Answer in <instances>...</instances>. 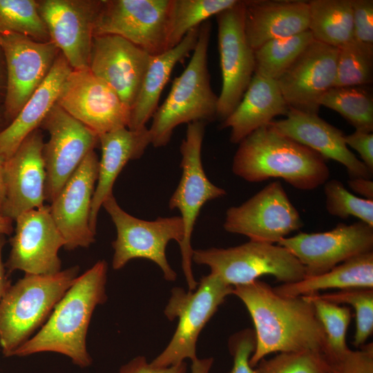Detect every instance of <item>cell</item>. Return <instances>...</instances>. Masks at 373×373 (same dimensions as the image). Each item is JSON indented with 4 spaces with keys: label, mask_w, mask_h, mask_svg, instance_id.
<instances>
[{
    "label": "cell",
    "mask_w": 373,
    "mask_h": 373,
    "mask_svg": "<svg viewBox=\"0 0 373 373\" xmlns=\"http://www.w3.org/2000/svg\"><path fill=\"white\" fill-rule=\"evenodd\" d=\"M232 294L244 303L254 323L252 367L276 352L314 351L332 358L324 329L306 296H281L259 280L233 287Z\"/></svg>",
    "instance_id": "obj_1"
},
{
    "label": "cell",
    "mask_w": 373,
    "mask_h": 373,
    "mask_svg": "<svg viewBox=\"0 0 373 373\" xmlns=\"http://www.w3.org/2000/svg\"><path fill=\"white\" fill-rule=\"evenodd\" d=\"M107 263L102 260L77 276L40 330L21 345L13 356L50 352L69 357L80 367L90 365L87 332L95 309L107 300Z\"/></svg>",
    "instance_id": "obj_2"
},
{
    "label": "cell",
    "mask_w": 373,
    "mask_h": 373,
    "mask_svg": "<svg viewBox=\"0 0 373 373\" xmlns=\"http://www.w3.org/2000/svg\"><path fill=\"white\" fill-rule=\"evenodd\" d=\"M232 171L250 182L282 178L305 191L324 184L329 176L323 156L280 134L269 124L256 130L239 143Z\"/></svg>",
    "instance_id": "obj_3"
},
{
    "label": "cell",
    "mask_w": 373,
    "mask_h": 373,
    "mask_svg": "<svg viewBox=\"0 0 373 373\" xmlns=\"http://www.w3.org/2000/svg\"><path fill=\"white\" fill-rule=\"evenodd\" d=\"M211 30L209 20L200 25L188 65L174 79L166 99L152 117L149 130L154 147L166 146L173 130L180 124L217 118L218 96L212 90L207 65Z\"/></svg>",
    "instance_id": "obj_4"
},
{
    "label": "cell",
    "mask_w": 373,
    "mask_h": 373,
    "mask_svg": "<svg viewBox=\"0 0 373 373\" xmlns=\"http://www.w3.org/2000/svg\"><path fill=\"white\" fill-rule=\"evenodd\" d=\"M79 271L73 266L54 274H25L10 287L0 300V347L5 356H12L44 324Z\"/></svg>",
    "instance_id": "obj_5"
},
{
    "label": "cell",
    "mask_w": 373,
    "mask_h": 373,
    "mask_svg": "<svg viewBox=\"0 0 373 373\" xmlns=\"http://www.w3.org/2000/svg\"><path fill=\"white\" fill-rule=\"evenodd\" d=\"M233 289L212 273L200 279L195 291L174 287L164 313L169 321L178 318V326L169 344L151 365L165 367L187 358L191 362L197 359L196 344L201 331Z\"/></svg>",
    "instance_id": "obj_6"
},
{
    "label": "cell",
    "mask_w": 373,
    "mask_h": 373,
    "mask_svg": "<svg viewBox=\"0 0 373 373\" xmlns=\"http://www.w3.org/2000/svg\"><path fill=\"white\" fill-rule=\"evenodd\" d=\"M192 260L208 266L210 273L232 287L249 284L266 275L283 284L306 277L303 265L285 247L250 240L228 248L195 249Z\"/></svg>",
    "instance_id": "obj_7"
},
{
    "label": "cell",
    "mask_w": 373,
    "mask_h": 373,
    "mask_svg": "<svg viewBox=\"0 0 373 373\" xmlns=\"http://www.w3.org/2000/svg\"><path fill=\"white\" fill-rule=\"evenodd\" d=\"M204 127L203 122L187 124L186 135L180 147L182 176L169 202L170 209L180 211L184 225V239L179 245L182 268L190 291L195 290L198 285L192 269L194 249L191 243L195 221L205 203L226 195L224 189L209 180L202 166L201 151Z\"/></svg>",
    "instance_id": "obj_8"
},
{
    "label": "cell",
    "mask_w": 373,
    "mask_h": 373,
    "mask_svg": "<svg viewBox=\"0 0 373 373\" xmlns=\"http://www.w3.org/2000/svg\"><path fill=\"white\" fill-rule=\"evenodd\" d=\"M102 207L111 216L117 231L116 239L112 243L113 268L120 269L135 258L146 259L160 268L166 280L175 281L177 274L167 260L166 248L170 241L175 240L180 245L184 239L181 217L142 220L123 210L114 195L108 198Z\"/></svg>",
    "instance_id": "obj_9"
},
{
    "label": "cell",
    "mask_w": 373,
    "mask_h": 373,
    "mask_svg": "<svg viewBox=\"0 0 373 373\" xmlns=\"http://www.w3.org/2000/svg\"><path fill=\"white\" fill-rule=\"evenodd\" d=\"M171 0H102L93 37L114 35L142 48L151 56L168 50Z\"/></svg>",
    "instance_id": "obj_10"
},
{
    "label": "cell",
    "mask_w": 373,
    "mask_h": 373,
    "mask_svg": "<svg viewBox=\"0 0 373 373\" xmlns=\"http://www.w3.org/2000/svg\"><path fill=\"white\" fill-rule=\"evenodd\" d=\"M303 222L280 181H274L239 206L226 211L225 231L250 240L278 243Z\"/></svg>",
    "instance_id": "obj_11"
},
{
    "label": "cell",
    "mask_w": 373,
    "mask_h": 373,
    "mask_svg": "<svg viewBox=\"0 0 373 373\" xmlns=\"http://www.w3.org/2000/svg\"><path fill=\"white\" fill-rule=\"evenodd\" d=\"M39 128L50 135L44 143L45 200L52 203L85 157L99 143V136L57 103Z\"/></svg>",
    "instance_id": "obj_12"
},
{
    "label": "cell",
    "mask_w": 373,
    "mask_h": 373,
    "mask_svg": "<svg viewBox=\"0 0 373 373\" xmlns=\"http://www.w3.org/2000/svg\"><path fill=\"white\" fill-rule=\"evenodd\" d=\"M57 104L98 135L128 128L131 108L117 93L90 70H72Z\"/></svg>",
    "instance_id": "obj_13"
},
{
    "label": "cell",
    "mask_w": 373,
    "mask_h": 373,
    "mask_svg": "<svg viewBox=\"0 0 373 373\" xmlns=\"http://www.w3.org/2000/svg\"><path fill=\"white\" fill-rule=\"evenodd\" d=\"M0 48L6 64L4 113L10 123L48 75L59 49L50 41L0 32Z\"/></svg>",
    "instance_id": "obj_14"
},
{
    "label": "cell",
    "mask_w": 373,
    "mask_h": 373,
    "mask_svg": "<svg viewBox=\"0 0 373 373\" xmlns=\"http://www.w3.org/2000/svg\"><path fill=\"white\" fill-rule=\"evenodd\" d=\"M222 84L217 118L222 122L242 99L254 75V50L244 29L243 1L216 15Z\"/></svg>",
    "instance_id": "obj_15"
},
{
    "label": "cell",
    "mask_w": 373,
    "mask_h": 373,
    "mask_svg": "<svg viewBox=\"0 0 373 373\" xmlns=\"http://www.w3.org/2000/svg\"><path fill=\"white\" fill-rule=\"evenodd\" d=\"M285 247L303 265L306 277L323 274L353 257L372 251L373 227L358 221L340 223L319 233H299L281 239Z\"/></svg>",
    "instance_id": "obj_16"
},
{
    "label": "cell",
    "mask_w": 373,
    "mask_h": 373,
    "mask_svg": "<svg viewBox=\"0 0 373 373\" xmlns=\"http://www.w3.org/2000/svg\"><path fill=\"white\" fill-rule=\"evenodd\" d=\"M10 240L9 256L4 262L9 274L19 270L26 274L49 275L61 271L59 250L64 240L50 213V205L32 209L16 220Z\"/></svg>",
    "instance_id": "obj_17"
},
{
    "label": "cell",
    "mask_w": 373,
    "mask_h": 373,
    "mask_svg": "<svg viewBox=\"0 0 373 373\" xmlns=\"http://www.w3.org/2000/svg\"><path fill=\"white\" fill-rule=\"evenodd\" d=\"M38 10L50 41L73 70L88 68L100 1L42 0Z\"/></svg>",
    "instance_id": "obj_18"
},
{
    "label": "cell",
    "mask_w": 373,
    "mask_h": 373,
    "mask_svg": "<svg viewBox=\"0 0 373 373\" xmlns=\"http://www.w3.org/2000/svg\"><path fill=\"white\" fill-rule=\"evenodd\" d=\"M338 50L314 40L276 80L289 108L318 115L320 99L335 86Z\"/></svg>",
    "instance_id": "obj_19"
},
{
    "label": "cell",
    "mask_w": 373,
    "mask_h": 373,
    "mask_svg": "<svg viewBox=\"0 0 373 373\" xmlns=\"http://www.w3.org/2000/svg\"><path fill=\"white\" fill-rule=\"evenodd\" d=\"M99 160L94 151L83 160L50 204V213L64 242V249L88 247L95 239L89 218Z\"/></svg>",
    "instance_id": "obj_20"
},
{
    "label": "cell",
    "mask_w": 373,
    "mask_h": 373,
    "mask_svg": "<svg viewBox=\"0 0 373 373\" xmlns=\"http://www.w3.org/2000/svg\"><path fill=\"white\" fill-rule=\"evenodd\" d=\"M151 57L122 37L97 35L93 37L88 68L108 84L131 108Z\"/></svg>",
    "instance_id": "obj_21"
},
{
    "label": "cell",
    "mask_w": 373,
    "mask_h": 373,
    "mask_svg": "<svg viewBox=\"0 0 373 373\" xmlns=\"http://www.w3.org/2000/svg\"><path fill=\"white\" fill-rule=\"evenodd\" d=\"M44 145L41 131L37 128L5 161L6 198L2 216L15 221L21 213L44 205Z\"/></svg>",
    "instance_id": "obj_22"
},
{
    "label": "cell",
    "mask_w": 373,
    "mask_h": 373,
    "mask_svg": "<svg viewBox=\"0 0 373 373\" xmlns=\"http://www.w3.org/2000/svg\"><path fill=\"white\" fill-rule=\"evenodd\" d=\"M286 117L269 125L280 134L343 164L350 177L370 179L372 173L348 149L345 134L318 115L289 108Z\"/></svg>",
    "instance_id": "obj_23"
},
{
    "label": "cell",
    "mask_w": 373,
    "mask_h": 373,
    "mask_svg": "<svg viewBox=\"0 0 373 373\" xmlns=\"http://www.w3.org/2000/svg\"><path fill=\"white\" fill-rule=\"evenodd\" d=\"M244 29L255 50L265 43L309 30L308 1L299 0H245Z\"/></svg>",
    "instance_id": "obj_24"
},
{
    "label": "cell",
    "mask_w": 373,
    "mask_h": 373,
    "mask_svg": "<svg viewBox=\"0 0 373 373\" xmlns=\"http://www.w3.org/2000/svg\"><path fill=\"white\" fill-rule=\"evenodd\" d=\"M98 136L102 157L89 218L95 234L99 211L104 202L113 195V188L117 176L129 161L140 158L151 144V133L146 126L138 130L124 127Z\"/></svg>",
    "instance_id": "obj_25"
},
{
    "label": "cell",
    "mask_w": 373,
    "mask_h": 373,
    "mask_svg": "<svg viewBox=\"0 0 373 373\" xmlns=\"http://www.w3.org/2000/svg\"><path fill=\"white\" fill-rule=\"evenodd\" d=\"M73 68L62 55L55 60L46 77L12 121L0 131V156L10 157L23 140L39 126L57 103L61 88Z\"/></svg>",
    "instance_id": "obj_26"
},
{
    "label": "cell",
    "mask_w": 373,
    "mask_h": 373,
    "mask_svg": "<svg viewBox=\"0 0 373 373\" xmlns=\"http://www.w3.org/2000/svg\"><path fill=\"white\" fill-rule=\"evenodd\" d=\"M289 110L276 81L254 74L240 103L222 122L220 128H230V142L239 144Z\"/></svg>",
    "instance_id": "obj_27"
},
{
    "label": "cell",
    "mask_w": 373,
    "mask_h": 373,
    "mask_svg": "<svg viewBox=\"0 0 373 373\" xmlns=\"http://www.w3.org/2000/svg\"><path fill=\"white\" fill-rule=\"evenodd\" d=\"M200 26L189 31L175 47L151 57L140 89L131 108L128 129L138 130L146 127L147 122L152 118L174 67L194 50Z\"/></svg>",
    "instance_id": "obj_28"
},
{
    "label": "cell",
    "mask_w": 373,
    "mask_h": 373,
    "mask_svg": "<svg viewBox=\"0 0 373 373\" xmlns=\"http://www.w3.org/2000/svg\"><path fill=\"white\" fill-rule=\"evenodd\" d=\"M351 288L373 289V251L353 257L323 274L282 284L274 289L281 296L296 297L329 289Z\"/></svg>",
    "instance_id": "obj_29"
},
{
    "label": "cell",
    "mask_w": 373,
    "mask_h": 373,
    "mask_svg": "<svg viewBox=\"0 0 373 373\" xmlns=\"http://www.w3.org/2000/svg\"><path fill=\"white\" fill-rule=\"evenodd\" d=\"M308 5L315 41L339 48L353 39L351 0H311Z\"/></svg>",
    "instance_id": "obj_30"
},
{
    "label": "cell",
    "mask_w": 373,
    "mask_h": 373,
    "mask_svg": "<svg viewBox=\"0 0 373 373\" xmlns=\"http://www.w3.org/2000/svg\"><path fill=\"white\" fill-rule=\"evenodd\" d=\"M370 85L334 86L320 99V106L341 115L356 131H373V95Z\"/></svg>",
    "instance_id": "obj_31"
},
{
    "label": "cell",
    "mask_w": 373,
    "mask_h": 373,
    "mask_svg": "<svg viewBox=\"0 0 373 373\" xmlns=\"http://www.w3.org/2000/svg\"><path fill=\"white\" fill-rule=\"evenodd\" d=\"M314 40L308 30L265 43L254 50V74L276 80Z\"/></svg>",
    "instance_id": "obj_32"
},
{
    "label": "cell",
    "mask_w": 373,
    "mask_h": 373,
    "mask_svg": "<svg viewBox=\"0 0 373 373\" xmlns=\"http://www.w3.org/2000/svg\"><path fill=\"white\" fill-rule=\"evenodd\" d=\"M238 0H171L168 50L177 46L191 30L212 16L233 6Z\"/></svg>",
    "instance_id": "obj_33"
},
{
    "label": "cell",
    "mask_w": 373,
    "mask_h": 373,
    "mask_svg": "<svg viewBox=\"0 0 373 373\" xmlns=\"http://www.w3.org/2000/svg\"><path fill=\"white\" fill-rule=\"evenodd\" d=\"M0 32L18 33L39 41H50L38 1L35 0H0Z\"/></svg>",
    "instance_id": "obj_34"
},
{
    "label": "cell",
    "mask_w": 373,
    "mask_h": 373,
    "mask_svg": "<svg viewBox=\"0 0 373 373\" xmlns=\"http://www.w3.org/2000/svg\"><path fill=\"white\" fill-rule=\"evenodd\" d=\"M335 86H365L373 80V46L354 39L338 48Z\"/></svg>",
    "instance_id": "obj_35"
},
{
    "label": "cell",
    "mask_w": 373,
    "mask_h": 373,
    "mask_svg": "<svg viewBox=\"0 0 373 373\" xmlns=\"http://www.w3.org/2000/svg\"><path fill=\"white\" fill-rule=\"evenodd\" d=\"M304 296L312 303L324 329L332 354L329 360L347 351L350 348L346 344L345 336L352 318L350 309L324 300L318 294Z\"/></svg>",
    "instance_id": "obj_36"
},
{
    "label": "cell",
    "mask_w": 373,
    "mask_h": 373,
    "mask_svg": "<svg viewBox=\"0 0 373 373\" xmlns=\"http://www.w3.org/2000/svg\"><path fill=\"white\" fill-rule=\"evenodd\" d=\"M318 295L329 302L349 304L354 309L356 331L352 344L356 347L365 344L373 332V289L351 288Z\"/></svg>",
    "instance_id": "obj_37"
},
{
    "label": "cell",
    "mask_w": 373,
    "mask_h": 373,
    "mask_svg": "<svg viewBox=\"0 0 373 373\" xmlns=\"http://www.w3.org/2000/svg\"><path fill=\"white\" fill-rule=\"evenodd\" d=\"M324 193L326 209L330 215L343 219L354 216L373 227V200L353 195L336 179L324 184Z\"/></svg>",
    "instance_id": "obj_38"
},
{
    "label": "cell",
    "mask_w": 373,
    "mask_h": 373,
    "mask_svg": "<svg viewBox=\"0 0 373 373\" xmlns=\"http://www.w3.org/2000/svg\"><path fill=\"white\" fill-rule=\"evenodd\" d=\"M254 369L255 373H329L325 356L314 351L277 353Z\"/></svg>",
    "instance_id": "obj_39"
},
{
    "label": "cell",
    "mask_w": 373,
    "mask_h": 373,
    "mask_svg": "<svg viewBox=\"0 0 373 373\" xmlns=\"http://www.w3.org/2000/svg\"><path fill=\"white\" fill-rule=\"evenodd\" d=\"M327 361L329 373H373V343L364 344L354 351L349 349Z\"/></svg>",
    "instance_id": "obj_40"
},
{
    "label": "cell",
    "mask_w": 373,
    "mask_h": 373,
    "mask_svg": "<svg viewBox=\"0 0 373 373\" xmlns=\"http://www.w3.org/2000/svg\"><path fill=\"white\" fill-rule=\"evenodd\" d=\"M233 357V365L228 373H255L250 365V358L255 350L256 336L254 329H245L232 335L228 343Z\"/></svg>",
    "instance_id": "obj_41"
},
{
    "label": "cell",
    "mask_w": 373,
    "mask_h": 373,
    "mask_svg": "<svg viewBox=\"0 0 373 373\" xmlns=\"http://www.w3.org/2000/svg\"><path fill=\"white\" fill-rule=\"evenodd\" d=\"M353 39L373 46V1L351 0Z\"/></svg>",
    "instance_id": "obj_42"
},
{
    "label": "cell",
    "mask_w": 373,
    "mask_h": 373,
    "mask_svg": "<svg viewBox=\"0 0 373 373\" xmlns=\"http://www.w3.org/2000/svg\"><path fill=\"white\" fill-rule=\"evenodd\" d=\"M347 146L356 151L361 158L362 162L373 172V134L360 131L345 135Z\"/></svg>",
    "instance_id": "obj_43"
},
{
    "label": "cell",
    "mask_w": 373,
    "mask_h": 373,
    "mask_svg": "<svg viewBox=\"0 0 373 373\" xmlns=\"http://www.w3.org/2000/svg\"><path fill=\"white\" fill-rule=\"evenodd\" d=\"M186 370L185 362L169 367H156L148 363L144 356H138L123 365L117 373H186Z\"/></svg>",
    "instance_id": "obj_44"
},
{
    "label": "cell",
    "mask_w": 373,
    "mask_h": 373,
    "mask_svg": "<svg viewBox=\"0 0 373 373\" xmlns=\"http://www.w3.org/2000/svg\"><path fill=\"white\" fill-rule=\"evenodd\" d=\"M350 188L363 198L373 200V182L371 179L352 178L347 182Z\"/></svg>",
    "instance_id": "obj_45"
},
{
    "label": "cell",
    "mask_w": 373,
    "mask_h": 373,
    "mask_svg": "<svg viewBox=\"0 0 373 373\" xmlns=\"http://www.w3.org/2000/svg\"><path fill=\"white\" fill-rule=\"evenodd\" d=\"M6 243V236L0 235V300L3 297L8 289L12 285L5 265L2 260V251Z\"/></svg>",
    "instance_id": "obj_46"
},
{
    "label": "cell",
    "mask_w": 373,
    "mask_h": 373,
    "mask_svg": "<svg viewBox=\"0 0 373 373\" xmlns=\"http://www.w3.org/2000/svg\"><path fill=\"white\" fill-rule=\"evenodd\" d=\"M213 363L212 357L197 358L191 362V373H209Z\"/></svg>",
    "instance_id": "obj_47"
},
{
    "label": "cell",
    "mask_w": 373,
    "mask_h": 373,
    "mask_svg": "<svg viewBox=\"0 0 373 373\" xmlns=\"http://www.w3.org/2000/svg\"><path fill=\"white\" fill-rule=\"evenodd\" d=\"M5 161L6 160L0 156V215L1 216L6 198V185L4 179Z\"/></svg>",
    "instance_id": "obj_48"
},
{
    "label": "cell",
    "mask_w": 373,
    "mask_h": 373,
    "mask_svg": "<svg viewBox=\"0 0 373 373\" xmlns=\"http://www.w3.org/2000/svg\"><path fill=\"white\" fill-rule=\"evenodd\" d=\"M13 222L10 218L0 215V235H11L14 231Z\"/></svg>",
    "instance_id": "obj_49"
},
{
    "label": "cell",
    "mask_w": 373,
    "mask_h": 373,
    "mask_svg": "<svg viewBox=\"0 0 373 373\" xmlns=\"http://www.w3.org/2000/svg\"><path fill=\"white\" fill-rule=\"evenodd\" d=\"M10 122L7 120L5 113L0 111V131L4 129Z\"/></svg>",
    "instance_id": "obj_50"
},
{
    "label": "cell",
    "mask_w": 373,
    "mask_h": 373,
    "mask_svg": "<svg viewBox=\"0 0 373 373\" xmlns=\"http://www.w3.org/2000/svg\"><path fill=\"white\" fill-rule=\"evenodd\" d=\"M1 70H0V88H1Z\"/></svg>",
    "instance_id": "obj_51"
}]
</instances>
